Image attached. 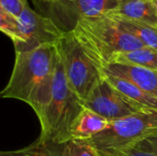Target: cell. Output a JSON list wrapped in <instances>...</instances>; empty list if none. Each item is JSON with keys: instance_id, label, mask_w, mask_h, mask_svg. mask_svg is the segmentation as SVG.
Masks as SVG:
<instances>
[{"instance_id": "obj_1", "label": "cell", "mask_w": 157, "mask_h": 156, "mask_svg": "<svg viewBox=\"0 0 157 156\" xmlns=\"http://www.w3.org/2000/svg\"><path fill=\"white\" fill-rule=\"evenodd\" d=\"M59 56L57 43L16 52L12 74L0 94L1 97L27 103L40 119L52 98Z\"/></svg>"}, {"instance_id": "obj_2", "label": "cell", "mask_w": 157, "mask_h": 156, "mask_svg": "<svg viewBox=\"0 0 157 156\" xmlns=\"http://www.w3.org/2000/svg\"><path fill=\"white\" fill-rule=\"evenodd\" d=\"M73 34L99 70L109 64L114 55L144 47L106 14L82 17Z\"/></svg>"}, {"instance_id": "obj_3", "label": "cell", "mask_w": 157, "mask_h": 156, "mask_svg": "<svg viewBox=\"0 0 157 156\" xmlns=\"http://www.w3.org/2000/svg\"><path fill=\"white\" fill-rule=\"evenodd\" d=\"M83 108L81 98L75 93L67 80L60 55L52 98L43 115L39 119L41 128L39 139L55 145H63L70 141L71 127Z\"/></svg>"}, {"instance_id": "obj_4", "label": "cell", "mask_w": 157, "mask_h": 156, "mask_svg": "<svg viewBox=\"0 0 157 156\" xmlns=\"http://www.w3.org/2000/svg\"><path fill=\"white\" fill-rule=\"evenodd\" d=\"M155 131L157 110H148L111 121L89 141L98 151H114L133 146Z\"/></svg>"}, {"instance_id": "obj_5", "label": "cell", "mask_w": 157, "mask_h": 156, "mask_svg": "<svg viewBox=\"0 0 157 156\" xmlns=\"http://www.w3.org/2000/svg\"><path fill=\"white\" fill-rule=\"evenodd\" d=\"M32 4L38 13L51 19L63 33H69L82 17L105 15L118 6L119 0H42Z\"/></svg>"}, {"instance_id": "obj_6", "label": "cell", "mask_w": 157, "mask_h": 156, "mask_svg": "<svg viewBox=\"0 0 157 156\" xmlns=\"http://www.w3.org/2000/svg\"><path fill=\"white\" fill-rule=\"evenodd\" d=\"M57 46L67 80L83 101L101 80L102 73L86 55L73 32L64 33Z\"/></svg>"}, {"instance_id": "obj_7", "label": "cell", "mask_w": 157, "mask_h": 156, "mask_svg": "<svg viewBox=\"0 0 157 156\" xmlns=\"http://www.w3.org/2000/svg\"><path fill=\"white\" fill-rule=\"evenodd\" d=\"M83 106L113 121L148 109L132 102L117 90L104 76L82 101Z\"/></svg>"}, {"instance_id": "obj_8", "label": "cell", "mask_w": 157, "mask_h": 156, "mask_svg": "<svg viewBox=\"0 0 157 156\" xmlns=\"http://www.w3.org/2000/svg\"><path fill=\"white\" fill-rule=\"evenodd\" d=\"M21 42L15 47V52L32 51L42 45L56 44L63 36L54 23L27 5L18 17Z\"/></svg>"}, {"instance_id": "obj_9", "label": "cell", "mask_w": 157, "mask_h": 156, "mask_svg": "<svg viewBox=\"0 0 157 156\" xmlns=\"http://www.w3.org/2000/svg\"><path fill=\"white\" fill-rule=\"evenodd\" d=\"M100 71L102 74L126 79L157 98V71L121 63H109Z\"/></svg>"}, {"instance_id": "obj_10", "label": "cell", "mask_w": 157, "mask_h": 156, "mask_svg": "<svg viewBox=\"0 0 157 156\" xmlns=\"http://www.w3.org/2000/svg\"><path fill=\"white\" fill-rule=\"evenodd\" d=\"M110 120L84 107L71 127V138L91 140L110 124Z\"/></svg>"}, {"instance_id": "obj_11", "label": "cell", "mask_w": 157, "mask_h": 156, "mask_svg": "<svg viewBox=\"0 0 157 156\" xmlns=\"http://www.w3.org/2000/svg\"><path fill=\"white\" fill-rule=\"evenodd\" d=\"M109 14L146 23L157 28V15L152 0H119L118 6Z\"/></svg>"}, {"instance_id": "obj_12", "label": "cell", "mask_w": 157, "mask_h": 156, "mask_svg": "<svg viewBox=\"0 0 157 156\" xmlns=\"http://www.w3.org/2000/svg\"><path fill=\"white\" fill-rule=\"evenodd\" d=\"M102 75L117 90L121 92L132 102L140 105L141 107L148 110H157V98L145 93L144 90H142L130 81L110 74H102Z\"/></svg>"}, {"instance_id": "obj_13", "label": "cell", "mask_w": 157, "mask_h": 156, "mask_svg": "<svg viewBox=\"0 0 157 156\" xmlns=\"http://www.w3.org/2000/svg\"><path fill=\"white\" fill-rule=\"evenodd\" d=\"M112 17L117 24L125 31L134 36L145 47L157 50V28L146 23L128 19L117 15L106 14Z\"/></svg>"}, {"instance_id": "obj_14", "label": "cell", "mask_w": 157, "mask_h": 156, "mask_svg": "<svg viewBox=\"0 0 157 156\" xmlns=\"http://www.w3.org/2000/svg\"><path fill=\"white\" fill-rule=\"evenodd\" d=\"M110 63L133 65L157 71V50L144 46L133 51L121 52L112 57Z\"/></svg>"}, {"instance_id": "obj_15", "label": "cell", "mask_w": 157, "mask_h": 156, "mask_svg": "<svg viewBox=\"0 0 157 156\" xmlns=\"http://www.w3.org/2000/svg\"><path fill=\"white\" fill-rule=\"evenodd\" d=\"M52 143L38 139L32 144L16 151L1 152L0 156H61V150L53 147Z\"/></svg>"}, {"instance_id": "obj_16", "label": "cell", "mask_w": 157, "mask_h": 156, "mask_svg": "<svg viewBox=\"0 0 157 156\" xmlns=\"http://www.w3.org/2000/svg\"><path fill=\"white\" fill-rule=\"evenodd\" d=\"M61 156H99V154L89 140L71 139L63 144Z\"/></svg>"}, {"instance_id": "obj_17", "label": "cell", "mask_w": 157, "mask_h": 156, "mask_svg": "<svg viewBox=\"0 0 157 156\" xmlns=\"http://www.w3.org/2000/svg\"><path fill=\"white\" fill-rule=\"evenodd\" d=\"M0 29L13 42L14 48L21 42V32L18 17L0 9Z\"/></svg>"}, {"instance_id": "obj_18", "label": "cell", "mask_w": 157, "mask_h": 156, "mask_svg": "<svg viewBox=\"0 0 157 156\" xmlns=\"http://www.w3.org/2000/svg\"><path fill=\"white\" fill-rule=\"evenodd\" d=\"M99 156H157L155 154L146 152L135 145L114 151H98Z\"/></svg>"}, {"instance_id": "obj_19", "label": "cell", "mask_w": 157, "mask_h": 156, "mask_svg": "<svg viewBox=\"0 0 157 156\" xmlns=\"http://www.w3.org/2000/svg\"><path fill=\"white\" fill-rule=\"evenodd\" d=\"M29 5L28 0H0V9L18 17L25 7Z\"/></svg>"}, {"instance_id": "obj_20", "label": "cell", "mask_w": 157, "mask_h": 156, "mask_svg": "<svg viewBox=\"0 0 157 156\" xmlns=\"http://www.w3.org/2000/svg\"><path fill=\"white\" fill-rule=\"evenodd\" d=\"M135 146H137L146 152L157 154V131L149 135L148 137H146L143 141L139 142L138 143H136Z\"/></svg>"}, {"instance_id": "obj_21", "label": "cell", "mask_w": 157, "mask_h": 156, "mask_svg": "<svg viewBox=\"0 0 157 156\" xmlns=\"http://www.w3.org/2000/svg\"><path fill=\"white\" fill-rule=\"evenodd\" d=\"M152 4H153V6L155 10V13L157 15V0H152Z\"/></svg>"}, {"instance_id": "obj_22", "label": "cell", "mask_w": 157, "mask_h": 156, "mask_svg": "<svg viewBox=\"0 0 157 156\" xmlns=\"http://www.w3.org/2000/svg\"><path fill=\"white\" fill-rule=\"evenodd\" d=\"M31 2H34V1H42V0H30Z\"/></svg>"}]
</instances>
